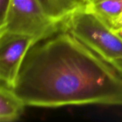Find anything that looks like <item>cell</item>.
Here are the masks:
<instances>
[{"label":"cell","instance_id":"3957f363","mask_svg":"<svg viewBox=\"0 0 122 122\" xmlns=\"http://www.w3.org/2000/svg\"><path fill=\"white\" fill-rule=\"evenodd\" d=\"M63 27L109 62L122 60V37L84 6L74 12Z\"/></svg>","mask_w":122,"mask_h":122},{"label":"cell","instance_id":"8992f818","mask_svg":"<svg viewBox=\"0 0 122 122\" xmlns=\"http://www.w3.org/2000/svg\"><path fill=\"white\" fill-rule=\"evenodd\" d=\"M84 9L99 16L111 27L122 13V0H86Z\"/></svg>","mask_w":122,"mask_h":122},{"label":"cell","instance_id":"7a4b0ae2","mask_svg":"<svg viewBox=\"0 0 122 122\" xmlns=\"http://www.w3.org/2000/svg\"><path fill=\"white\" fill-rule=\"evenodd\" d=\"M86 0H9L1 15V34H16L41 39L56 31Z\"/></svg>","mask_w":122,"mask_h":122},{"label":"cell","instance_id":"5b68a950","mask_svg":"<svg viewBox=\"0 0 122 122\" xmlns=\"http://www.w3.org/2000/svg\"><path fill=\"white\" fill-rule=\"evenodd\" d=\"M25 104L11 87L1 83L0 121L12 122L19 119L24 112Z\"/></svg>","mask_w":122,"mask_h":122},{"label":"cell","instance_id":"52a82bcc","mask_svg":"<svg viewBox=\"0 0 122 122\" xmlns=\"http://www.w3.org/2000/svg\"><path fill=\"white\" fill-rule=\"evenodd\" d=\"M111 28L116 33L122 31V13L118 17V19L112 24Z\"/></svg>","mask_w":122,"mask_h":122},{"label":"cell","instance_id":"30bf717a","mask_svg":"<svg viewBox=\"0 0 122 122\" xmlns=\"http://www.w3.org/2000/svg\"></svg>","mask_w":122,"mask_h":122},{"label":"cell","instance_id":"277c9868","mask_svg":"<svg viewBox=\"0 0 122 122\" xmlns=\"http://www.w3.org/2000/svg\"><path fill=\"white\" fill-rule=\"evenodd\" d=\"M41 38L24 34H0L1 83L14 87L21 61L29 49Z\"/></svg>","mask_w":122,"mask_h":122},{"label":"cell","instance_id":"9c48e42d","mask_svg":"<svg viewBox=\"0 0 122 122\" xmlns=\"http://www.w3.org/2000/svg\"><path fill=\"white\" fill-rule=\"evenodd\" d=\"M118 34H119V35H120V36H121L122 37V31H120V32H119Z\"/></svg>","mask_w":122,"mask_h":122},{"label":"cell","instance_id":"ba28073f","mask_svg":"<svg viewBox=\"0 0 122 122\" xmlns=\"http://www.w3.org/2000/svg\"><path fill=\"white\" fill-rule=\"evenodd\" d=\"M113 66H114L120 72L122 73V60H118V61H114L110 62Z\"/></svg>","mask_w":122,"mask_h":122},{"label":"cell","instance_id":"6da1fadb","mask_svg":"<svg viewBox=\"0 0 122 122\" xmlns=\"http://www.w3.org/2000/svg\"><path fill=\"white\" fill-rule=\"evenodd\" d=\"M26 106L122 107V73L63 26L26 51L12 88Z\"/></svg>","mask_w":122,"mask_h":122}]
</instances>
